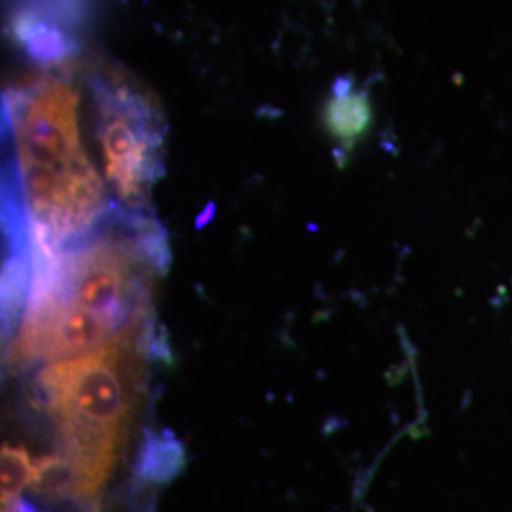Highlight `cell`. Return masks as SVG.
Masks as SVG:
<instances>
[{
    "label": "cell",
    "instance_id": "obj_6",
    "mask_svg": "<svg viewBox=\"0 0 512 512\" xmlns=\"http://www.w3.org/2000/svg\"><path fill=\"white\" fill-rule=\"evenodd\" d=\"M183 448L173 437L150 435L143 448L139 473L148 480H167L183 467Z\"/></svg>",
    "mask_w": 512,
    "mask_h": 512
},
{
    "label": "cell",
    "instance_id": "obj_2",
    "mask_svg": "<svg viewBox=\"0 0 512 512\" xmlns=\"http://www.w3.org/2000/svg\"><path fill=\"white\" fill-rule=\"evenodd\" d=\"M78 105L65 73L42 74L8 99L14 143L10 228L25 234L29 258L80 243L118 211L84 145Z\"/></svg>",
    "mask_w": 512,
    "mask_h": 512
},
{
    "label": "cell",
    "instance_id": "obj_9",
    "mask_svg": "<svg viewBox=\"0 0 512 512\" xmlns=\"http://www.w3.org/2000/svg\"><path fill=\"white\" fill-rule=\"evenodd\" d=\"M40 512H101V503L97 495L63 494L40 497Z\"/></svg>",
    "mask_w": 512,
    "mask_h": 512
},
{
    "label": "cell",
    "instance_id": "obj_10",
    "mask_svg": "<svg viewBox=\"0 0 512 512\" xmlns=\"http://www.w3.org/2000/svg\"><path fill=\"white\" fill-rule=\"evenodd\" d=\"M2 512H40L37 507H33L27 499H14L12 503H8V505H4L2 507Z\"/></svg>",
    "mask_w": 512,
    "mask_h": 512
},
{
    "label": "cell",
    "instance_id": "obj_7",
    "mask_svg": "<svg viewBox=\"0 0 512 512\" xmlns=\"http://www.w3.org/2000/svg\"><path fill=\"white\" fill-rule=\"evenodd\" d=\"M35 463L23 446L4 444L0 454V495L2 507L18 499L21 490L31 482Z\"/></svg>",
    "mask_w": 512,
    "mask_h": 512
},
{
    "label": "cell",
    "instance_id": "obj_8",
    "mask_svg": "<svg viewBox=\"0 0 512 512\" xmlns=\"http://www.w3.org/2000/svg\"><path fill=\"white\" fill-rule=\"evenodd\" d=\"M359 109H361V105L355 95L353 97L346 93L336 95L330 101L329 109H327V124H329V129H332V133H336L340 137H351L357 128H361Z\"/></svg>",
    "mask_w": 512,
    "mask_h": 512
},
{
    "label": "cell",
    "instance_id": "obj_5",
    "mask_svg": "<svg viewBox=\"0 0 512 512\" xmlns=\"http://www.w3.org/2000/svg\"><path fill=\"white\" fill-rule=\"evenodd\" d=\"M29 486L38 497L63 494L97 495L73 459L59 452L38 459Z\"/></svg>",
    "mask_w": 512,
    "mask_h": 512
},
{
    "label": "cell",
    "instance_id": "obj_3",
    "mask_svg": "<svg viewBox=\"0 0 512 512\" xmlns=\"http://www.w3.org/2000/svg\"><path fill=\"white\" fill-rule=\"evenodd\" d=\"M143 325L99 348L59 359L38 374V393L59 425L63 456L73 459L95 488L110 475L141 376Z\"/></svg>",
    "mask_w": 512,
    "mask_h": 512
},
{
    "label": "cell",
    "instance_id": "obj_4",
    "mask_svg": "<svg viewBox=\"0 0 512 512\" xmlns=\"http://www.w3.org/2000/svg\"><path fill=\"white\" fill-rule=\"evenodd\" d=\"M99 162L112 200L126 215H148L162 175L164 118L152 99L112 69L88 71Z\"/></svg>",
    "mask_w": 512,
    "mask_h": 512
},
{
    "label": "cell",
    "instance_id": "obj_1",
    "mask_svg": "<svg viewBox=\"0 0 512 512\" xmlns=\"http://www.w3.org/2000/svg\"><path fill=\"white\" fill-rule=\"evenodd\" d=\"M165 256L154 217L120 209L80 243L31 256L16 359H69L143 325L148 277L160 272Z\"/></svg>",
    "mask_w": 512,
    "mask_h": 512
}]
</instances>
